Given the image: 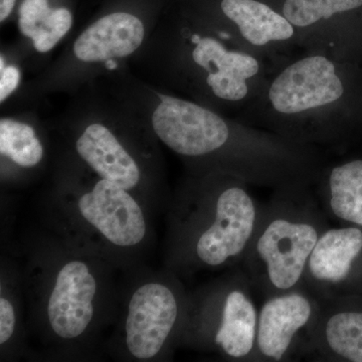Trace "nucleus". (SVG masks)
I'll return each mask as SVG.
<instances>
[{
    "instance_id": "1",
    "label": "nucleus",
    "mask_w": 362,
    "mask_h": 362,
    "mask_svg": "<svg viewBox=\"0 0 362 362\" xmlns=\"http://www.w3.org/2000/svg\"><path fill=\"white\" fill-rule=\"evenodd\" d=\"M328 226L306 187L278 188L262 204L256 230L240 263L265 298L303 288L312 252Z\"/></svg>"
},
{
    "instance_id": "2",
    "label": "nucleus",
    "mask_w": 362,
    "mask_h": 362,
    "mask_svg": "<svg viewBox=\"0 0 362 362\" xmlns=\"http://www.w3.org/2000/svg\"><path fill=\"white\" fill-rule=\"evenodd\" d=\"M246 183L221 173L197 187L180 228V257L185 262L207 269L240 263L262 209Z\"/></svg>"
},
{
    "instance_id": "3",
    "label": "nucleus",
    "mask_w": 362,
    "mask_h": 362,
    "mask_svg": "<svg viewBox=\"0 0 362 362\" xmlns=\"http://www.w3.org/2000/svg\"><path fill=\"white\" fill-rule=\"evenodd\" d=\"M251 287L240 272L204 294L185 318L188 339L230 361L255 362L259 310Z\"/></svg>"
},
{
    "instance_id": "4",
    "label": "nucleus",
    "mask_w": 362,
    "mask_h": 362,
    "mask_svg": "<svg viewBox=\"0 0 362 362\" xmlns=\"http://www.w3.org/2000/svg\"><path fill=\"white\" fill-rule=\"evenodd\" d=\"M320 300L304 288L266 298L259 310L255 362L289 361L303 352Z\"/></svg>"
},
{
    "instance_id": "5",
    "label": "nucleus",
    "mask_w": 362,
    "mask_h": 362,
    "mask_svg": "<svg viewBox=\"0 0 362 362\" xmlns=\"http://www.w3.org/2000/svg\"><path fill=\"white\" fill-rule=\"evenodd\" d=\"M343 94L337 66L317 54L298 59L281 71L269 88L268 97L278 114L298 116L335 104Z\"/></svg>"
},
{
    "instance_id": "6",
    "label": "nucleus",
    "mask_w": 362,
    "mask_h": 362,
    "mask_svg": "<svg viewBox=\"0 0 362 362\" xmlns=\"http://www.w3.org/2000/svg\"><path fill=\"white\" fill-rule=\"evenodd\" d=\"M185 317V307L175 289L163 283L140 286L131 297L126 318V345L138 359H150L161 351Z\"/></svg>"
},
{
    "instance_id": "7",
    "label": "nucleus",
    "mask_w": 362,
    "mask_h": 362,
    "mask_svg": "<svg viewBox=\"0 0 362 362\" xmlns=\"http://www.w3.org/2000/svg\"><path fill=\"white\" fill-rule=\"evenodd\" d=\"M362 264V228H328L312 252L303 288L319 300L342 297L354 287Z\"/></svg>"
},
{
    "instance_id": "8",
    "label": "nucleus",
    "mask_w": 362,
    "mask_h": 362,
    "mask_svg": "<svg viewBox=\"0 0 362 362\" xmlns=\"http://www.w3.org/2000/svg\"><path fill=\"white\" fill-rule=\"evenodd\" d=\"M129 190L102 180L81 195L78 211L87 223L115 246L134 247L146 235V221L141 207Z\"/></svg>"
},
{
    "instance_id": "9",
    "label": "nucleus",
    "mask_w": 362,
    "mask_h": 362,
    "mask_svg": "<svg viewBox=\"0 0 362 362\" xmlns=\"http://www.w3.org/2000/svg\"><path fill=\"white\" fill-rule=\"evenodd\" d=\"M188 42L192 66L214 97L228 102L247 97V81L259 71L258 59L247 52L228 49L211 35L192 33Z\"/></svg>"
},
{
    "instance_id": "10",
    "label": "nucleus",
    "mask_w": 362,
    "mask_h": 362,
    "mask_svg": "<svg viewBox=\"0 0 362 362\" xmlns=\"http://www.w3.org/2000/svg\"><path fill=\"white\" fill-rule=\"evenodd\" d=\"M96 292V279L84 262L74 259L59 269L47 309L57 337L75 339L87 330L94 315Z\"/></svg>"
},
{
    "instance_id": "11",
    "label": "nucleus",
    "mask_w": 362,
    "mask_h": 362,
    "mask_svg": "<svg viewBox=\"0 0 362 362\" xmlns=\"http://www.w3.org/2000/svg\"><path fill=\"white\" fill-rule=\"evenodd\" d=\"M303 352L320 361L362 362V309L346 306L342 298L320 300Z\"/></svg>"
},
{
    "instance_id": "12",
    "label": "nucleus",
    "mask_w": 362,
    "mask_h": 362,
    "mask_svg": "<svg viewBox=\"0 0 362 362\" xmlns=\"http://www.w3.org/2000/svg\"><path fill=\"white\" fill-rule=\"evenodd\" d=\"M145 35L144 23L134 14L109 13L78 35L73 45L74 57L81 63L117 66L114 59L134 54L144 42Z\"/></svg>"
},
{
    "instance_id": "13",
    "label": "nucleus",
    "mask_w": 362,
    "mask_h": 362,
    "mask_svg": "<svg viewBox=\"0 0 362 362\" xmlns=\"http://www.w3.org/2000/svg\"><path fill=\"white\" fill-rule=\"evenodd\" d=\"M76 150L102 180L127 190L134 189L139 185L141 170L137 161L114 131L105 124H88L76 140Z\"/></svg>"
},
{
    "instance_id": "14",
    "label": "nucleus",
    "mask_w": 362,
    "mask_h": 362,
    "mask_svg": "<svg viewBox=\"0 0 362 362\" xmlns=\"http://www.w3.org/2000/svg\"><path fill=\"white\" fill-rule=\"evenodd\" d=\"M221 11L255 47L285 42L294 37V25L284 16L257 0H223Z\"/></svg>"
},
{
    "instance_id": "15",
    "label": "nucleus",
    "mask_w": 362,
    "mask_h": 362,
    "mask_svg": "<svg viewBox=\"0 0 362 362\" xmlns=\"http://www.w3.org/2000/svg\"><path fill=\"white\" fill-rule=\"evenodd\" d=\"M326 216L362 228V160L339 164L326 173L321 185Z\"/></svg>"
},
{
    "instance_id": "16",
    "label": "nucleus",
    "mask_w": 362,
    "mask_h": 362,
    "mask_svg": "<svg viewBox=\"0 0 362 362\" xmlns=\"http://www.w3.org/2000/svg\"><path fill=\"white\" fill-rule=\"evenodd\" d=\"M73 14L65 7L52 8L49 0H23L18 9V30L32 40L39 52H49L68 35Z\"/></svg>"
},
{
    "instance_id": "17",
    "label": "nucleus",
    "mask_w": 362,
    "mask_h": 362,
    "mask_svg": "<svg viewBox=\"0 0 362 362\" xmlns=\"http://www.w3.org/2000/svg\"><path fill=\"white\" fill-rule=\"evenodd\" d=\"M0 153L23 168L39 165L44 145L30 124L13 118L0 120Z\"/></svg>"
},
{
    "instance_id": "18",
    "label": "nucleus",
    "mask_w": 362,
    "mask_h": 362,
    "mask_svg": "<svg viewBox=\"0 0 362 362\" xmlns=\"http://www.w3.org/2000/svg\"><path fill=\"white\" fill-rule=\"evenodd\" d=\"M361 7L362 0H286L283 16L297 28H308Z\"/></svg>"
},
{
    "instance_id": "19",
    "label": "nucleus",
    "mask_w": 362,
    "mask_h": 362,
    "mask_svg": "<svg viewBox=\"0 0 362 362\" xmlns=\"http://www.w3.org/2000/svg\"><path fill=\"white\" fill-rule=\"evenodd\" d=\"M21 70L16 66H6L4 56L0 59V102L4 103L18 89L21 83Z\"/></svg>"
},
{
    "instance_id": "20",
    "label": "nucleus",
    "mask_w": 362,
    "mask_h": 362,
    "mask_svg": "<svg viewBox=\"0 0 362 362\" xmlns=\"http://www.w3.org/2000/svg\"><path fill=\"white\" fill-rule=\"evenodd\" d=\"M16 327V314L13 304L7 298H0V343L4 344L13 335Z\"/></svg>"
},
{
    "instance_id": "21",
    "label": "nucleus",
    "mask_w": 362,
    "mask_h": 362,
    "mask_svg": "<svg viewBox=\"0 0 362 362\" xmlns=\"http://www.w3.org/2000/svg\"><path fill=\"white\" fill-rule=\"evenodd\" d=\"M16 0H0V21H6L13 13Z\"/></svg>"
}]
</instances>
